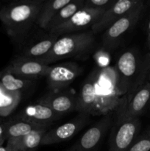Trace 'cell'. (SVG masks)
<instances>
[{"label": "cell", "instance_id": "obj_1", "mask_svg": "<svg viewBox=\"0 0 150 151\" xmlns=\"http://www.w3.org/2000/svg\"><path fill=\"white\" fill-rule=\"evenodd\" d=\"M43 0H19L0 9V21L9 36L21 38L35 24Z\"/></svg>", "mask_w": 150, "mask_h": 151}, {"label": "cell", "instance_id": "obj_2", "mask_svg": "<svg viewBox=\"0 0 150 151\" xmlns=\"http://www.w3.org/2000/svg\"><path fill=\"white\" fill-rule=\"evenodd\" d=\"M95 41V35L91 29L63 35L59 37L51 50L38 61L49 65L62 59L88 54L94 48Z\"/></svg>", "mask_w": 150, "mask_h": 151}, {"label": "cell", "instance_id": "obj_3", "mask_svg": "<svg viewBox=\"0 0 150 151\" xmlns=\"http://www.w3.org/2000/svg\"><path fill=\"white\" fill-rule=\"evenodd\" d=\"M95 73L99 115L104 116L116 111L120 106L121 97L118 91L114 68L106 67Z\"/></svg>", "mask_w": 150, "mask_h": 151}, {"label": "cell", "instance_id": "obj_4", "mask_svg": "<svg viewBox=\"0 0 150 151\" xmlns=\"http://www.w3.org/2000/svg\"><path fill=\"white\" fill-rule=\"evenodd\" d=\"M141 60L134 50H127L120 55L116 63L117 87L121 98L127 95L133 88L139 75Z\"/></svg>", "mask_w": 150, "mask_h": 151}, {"label": "cell", "instance_id": "obj_5", "mask_svg": "<svg viewBox=\"0 0 150 151\" xmlns=\"http://www.w3.org/2000/svg\"><path fill=\"white\" fill-rule=\"evenodd\" d=\"M144 7V1H141L135 8L126 13L104 31L101 36V44L104 50L112 51L117 47L124 35L137 24L141 19Z\"/></svg>", "mask_w": 150, "mask_h": 151}, {"label": "cell", "instance_id": "obj_6", "mask_svg": "<svg viewBox=\"0 0 150 151\" xmlns=\"http://www.w3.org/2000/svg\"><path fill=\"white\" fill-rule=\"evenodd\" d=\"M150 105V82L146 81L123 103L114 113L115 122L139 118Z\"/></svg>", "mask_w": 150, "mask_h": 151}, {"label": "cell", "instance_id": "obj_7", "mask_svg": "<svg viewBox=\"0 0 150 151\" xmlns=\"http://www.w3.org/2000/svg\"><path fill=\"white\" fill-rule=\"evenodd\" d=\"M114 113L104 115L88 128L76 143L66 151H98L99 147L114 119Z\"/></svg>", "mask_w": 150, "mask_h": 151}, {"label": "cell", "instance_id": "obj_8", "mask_svg": "<svg viewBox=\"0 0 150 151\" xmlns=\"http://www.w3.org/2000/svg\"><path fill=\"white\" fill-rule=\"evenodd\" d=\"M107 9H94L82 7L73 15L67 22L49 31V33L60 35L80 32L92 27Z\"/></svg>", "mask_w": 150, "mask_h": 151}, {"label": "cell", "instance_id": "obj_9", "mask_svg": "<svg viewBox=\"0 0 150 151\" xmlns=\"http://www.w3.org/2000/svg\"><path fill=\"white\" fill-rule=\"evenodd\" d=\"M141 125L139 118L115 122L108 151H127L138 137Z\"/></svg>", "mask_w": 150, "mask_h": 151}, {"label": "cell", "instance_id": "obj_10", "mask_svg": "<svg viewBox=\"0 0 150 151\" xmlns=\"http://www.w3.org/2000/svg\"><path fill=\"white\" fill-rule=\"evenodd\" d=\"M90 117L86 114L78 113L71 120L48 130L43 137L41 145L58 144L70 139L89 122Z\"/></svg>", "mask_w": 150, "mask_h": 151}, {"label": "cell", "instance_id": "obj_11", "mask_svg": "<svg viewBox=\"0 0 150 151\" xmlns=\"http://www.w3.org/2000/svg\"><path fill=\"white\" fill-rule=\"evenodd\" d=\"M51 66L37 60L19 55L14 58L4 70L19 78L35 81L41 77H46Z\"/></svg>", "mask_w": 150, "mask_h": 151}, {"label": "cell", "instance_id": "obj_12", "mask_svg": "<svg viewBox=\"0 0 150 151\" xmlns=\"http://www.w3.org/2000/svg\"><path fill=\"white\" fill-rule=\"evenodd\" d=\"M81 72L80 66L73 62L51 66L46 76L49 88L50 91H61L72 83Z\"/></svg>", "mask_w": 150, "mask_h": 151}, {"label": "cell", "instance_id": "obj_13", "mask_svg": "<svg viewBox=\"0 0 150 151\" xmlns=\"http://www.w3.org/2000/svg\"><path fill=\"white\" fill-rule=\"evenodd\" d=\"M141 0H119L116 1L113 4L109 7L99 20L94 24L91 27V31L94 35L105 31L109 27L119 20L120 18L124 16L126 13L135 8Z\"/></svg>", "mask_w": 150, "mask_h": 151}, {"label": "cell", "instance_id": "obj_14", "mask_svg": "<svg viewBox=\"0 0 150 151\" xmlns=\"http://www.w3.org/2000/svg\"><path fill=\"white\" fill-rule=\"evenodd\" d=\"M75 111L90 116L99 115L98 98L96 86V73L91 74L85 81L76 95V107Z\"/></svg>", "mask_w": 150, "mask_h": 151}, {"label": "cell", "instance_id": "obj_15", "mask_svg": "<svg viewBox=\"0 0 150 151\" xmlns=\"http://www.w3.org/2000/svg\"><path fill=\"white\" fill-rule=\"evenodd\" d=\"M60 116L49 106L37 102L21 109L13 119L49 126L51 122L60 119Z\"/></svg>", "mask_w": 150, "mask_h": 151}, {"label": "cell", "instance_id": "obj_16", "mask_svg": "<svg viewBox=\"0 0 150 151\" xmlns=\"http://www.w3.org/2000/svg\"><path fill=\"white\" fill-rule=\"evenodd\" d=\"M60 116L76 110V95L71 91H49L38 100Z\"/></svg>", "mask_w": 150, "mask_h": 151}, {"label": "cell", "instance_id": "obj_17", "mask_svg": "<svg viewBox=\"0 0 150 151\" xmlns=\"http://www.w3.org/2000/svg\"><path fill=\"white\" fill-rule=\"evenodd\" d=\"M7 151H16L21 140L32 131L43 128H48L46 125L30 123L22 120L12 119L4 123Z\"/></svg>", "mask_w": 150, "mask_h": 151}, {"label": "cell", "instance_id": "obj_18", "mask_svg": "<svg viewBox=\"0 0 150 151\" xmlns=\"http://www.w3.org/2000/svg\"><path fill=\"white\" fill-rule=\"evenodd\" d=\"M59 37L60 36L55 34L49 33V35L41 38L37 42L25 47L20 55L27 58L39 60L51 50Z\"/></svg>", "mask_w": 150, "mask_h": 151}, {"label": "cell", "instance_id": "obj_19", "mask_svg": "<svg viewBox=\"0 0 150 151\" xmlns=\"http://www.w3.org/2000/svg\"><path fill=\"white\" fill-rule=\"evenodd\" d=\"M71 0H49L44 1L41 6L35 24L40 28L46 30L51 19L54 17L57 12L69 4Z\"/></svg>", "mask_w": 150, "mask_h": 151}, {"label": "cell", "instance_id": "obj_20", "mask_svg": "<svg viewBox=\"0 0 150 151\" xmlns=\"http://www.w3.org/2000/svg\"><path fill=\"white\" fill-rule=\"evenodd\" d=\"M22 97L21 91H10L0 84V116H7L15 111Z\"/></svg>", "mask_w": 150, "mask_h": 151}, {"label": "cell", "instance_id": "obj_21", "mask_svg": "<svg viewBox=\"0 0 150 151\" xmlns=\"http://www.w3.org/2000/svg\"><path fill=\"white\" fill-rule=\"evenodd\" d=\"M84 5V0H71L65 7H62L57 13L48 24L46 31H51L62 24L67 22L74 13L82 9Z\"/></svg>", "mask_w": 150, "mask_h": 151}, {"label": "cell", "instance_id": "obj_22", "mask_svg": "<svg viewBox=\"0 0 150 151\" xmlns=\"http://www.w3.org/2000/svg\"><path fill=\"white\" fill-rule=\"evenodd\" d=\"M34 81V80L19 78L3 69V75L0 79V84L8 91L21 92V90L32 85Z\"/></svg>", "mask_w": 150, "mask_h": 151}, {"label": "cell", "instance_id": "obj_23", "mask_svg": "<svg viewBox=\"0 0 150 151\" xmlns=\"http://www.w3.org/2000/svg\"><path fill=\"white\" fill-rule=\"evenodd\" d=\"M48 128L35 130L25 136L18 145L16 151H35L41 146V140Z\"/></svg>", "mask_w": 150, "mask_h": 151}, {"label": "cell", "instance_id": "obj_24", "mask_svg": "<svg viewBox=\"0 0 150 151\" xmlns=\"http://www.w3.org/2000/svg\"><path fill=\"white\" fill-rule=\"evenodd\" d=\"M127 151H150V128L137 137Z\"/></svg>", "mask_w": 150, "mask_h": 151}, {"label": "cell", "instance_id": "obj_25", "mask_svg": "<svg viewBox=\"0 0 150 151\" xmlns=\"http://www.w3.org/2000/svg\"><path fill=\"white\" fill-rule=\"evenodd\" d=\"M115 0H84L83 7L94 9H107L115 3Z\"/></svg>", "mask_w": 150, "mask_h": 151}, {"label": "cell", "instance_id": "obj_26", "mask_svg": "<svg viewBox=\"0 0 150 151\" xmlns=\"http://www.w3.org/2000/svg\"><path fill=\"white\" fill-rule=\"evenodd\" d=\"M5 141V126H4V123H3V122L0 120V146H3V144H4Z\"/></svg>", "mask_w": 150, "mask_h": 151}, {"label": "cell", "instance_id": "obj_27", "mask_svg": "<svg viewBox=\"0 0 150 151\" xmlns=\"http://www.w3.org/2000/svg\"><path fill=\"white\" fill-rule=\"evenodd\" d=\"M147 45L150 52V32H148V36H147Z\"/></svg>", "mask_w": 150, "mask_h": 151}, {"label": "cell", "instance_id": "obj_28", "mask_svg": "<svg viewBox=\"0 0 150 151\" xmlns=\"http://www.w3.org/2000/svg\"><path fill=\"white\" fill-rule=\"evenodd\" d=\"M146 31H147V33L150 32V19L149 20L148 24H147V27H146Z\"/></svg>", "mask_w": 150, "mask_h": 151}, {"label": "cell", "instance_id": "obj_29", "mask_svg": "<svg viewBox=\"0 0 150 151\" xmlns=\"http://www.w3.org/2000/svg\"><path fill=\"white\" fill-rule=\"evenodd\" d=\"M0 151H7L6 147H4V146H0Z\"/></svg>", "mask_w": 150, "mask_h": 151}, {"label": "cell", "instance_id": "obj_30", "mask_svg": "<svg viewBox=\"0 0 150 151\" xmlns=\"http://www.w3.org/2000/svg\"><path fill=\"white\" fill-rule=\"evenodd\" d=\"M2 75H3V70H1V71H0V79H1Z\"/></svg>", "mask_w": 150, "mask_h": 151}, {"label": "cell", "instance_id": "obj_31", "mask_svg": "<svg viewBox=\"0 0 150 151\" xmlns=\"http://www.w3.org/2000/svg\"><path fill=\"white\" fill-rule=\"evenodd\" d=\"M148 81L150 82V71H149V78H148Z\"/></svg>", "mask_w": 150, "mask_h": 151}]
</instances>
